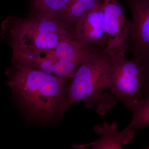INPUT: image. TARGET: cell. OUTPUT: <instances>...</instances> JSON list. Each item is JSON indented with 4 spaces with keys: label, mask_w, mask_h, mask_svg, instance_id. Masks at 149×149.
Returning a JSON list of instances; mask_svg holds the SVG:
<instances>
[{
    "label": "cell",
    "mask_w": 149,
    "mask_h": 149,
    "mask_svg": "<svg viewBox=\"0 0 149 149\" xmlns=\"http://www.w3.org/2000/svg\"><path fill=\"white\" fill-rule=\"evenodd\" d=\"M128 109L133 113L130 126L135 128H146L149 125V96L141 99Z\"/></svg>",
    "instance_id": "cell-10"
},
{
    "label": "cell",
    "mask_w": 149,
    "mask_h": 149,
    "mask_svg": "<svg viewBox=\"0 0 149 149\" xmlns=\"http://www.w3.org/2000/svg\"><path fill=\"white\" fill-rule=\"evenodd\" d=\"M132 16L129 47L135 57L149 61V0H123Z\"/></svg>",
    "instance_id": "cell-6"
},
{
    "label": "cell",
    "mask_w": 149,
    "mask_h": 149,
    "mask_svg": "<svg viewBox=\"0 0 149 149\" xmlns=\"http://www.w3.org/2000/svg\"><path fill=\"white\" fill-rule=\"evenodd\" d=\"M103 22L107 36L104 50L110 55L127 52L131 33V21L126 18L125 9L117 0H103Z\"/></svg>",
    "instance_id": "cell-5"
},
{
    "label": "cell",
    "mask_w": 149,
    "mask_h": 149,
    "mask_svg": "<svg viewBox=\"0 0 149 149\" xmlns=\"http://www.w3.org/2000/svg\"><path fill=\"white\" fill-rule=\"evenodd\" d=\"M1 35L8 37L13 54L51 49L69 39H74L68 23L43 14L27 18L9 17L2 24Z\"/></svg>",
    "instance_id": "cell-3"
},
{
    "label": "cell",
    "mask_w": 149,
    "mask_h": 149,
    "mask_svg": "<svg viewBox=\"0 0 149 149\" xmlns=\"http://www.w3.org/2000/svg\"><path fill=\"white\" fill-rule=\"evenodd\" d=\"M117 126L116 122L109 124L104 122L102 125H96L95 131L102 135L100 138L91 144L78 147L91 146L92 149H122V145H128L133 140L135 129L128 125L121 132H118Z\"/></svg>",
    "instance_id": "cell-8"
},
{
    "label": "cell",
    "mask_w": 149,
    "mask_h": 149,
    "mask_svg": "<svg viewBox=\"0 0 149 149\" xmlns=\"http://www.w3.org/2000/svg\"><path fill=\"white\" fill-rule=\"evenodd\" d=\"M8 84L22 106L42 120L61 119L65 113L69 84L40 70L15 63Z\"/></svg>",
    "instance_id": "cell-1"
},
{
    "label": "cell",
    "mask_w": 149,
    "mask_h": 149,
    "mask_svg": "<svg viewBox=\"0 0 149 149\" xmlns=\"http://www.w3.org/2000/svg\"><path fill=\"white\" fill-rule=\"evenodd\" d=\"M72 0H34V7L43 14L57 18Z\"/></svg>",
    "instance_id": "cell-11"
},
{
    "label": "cell",
    "mask_w": 149,
    "mask_h": 149,
    "mask_svg": "<svg viewBox=\"0 0 149 149\" xmlns=\"http://www.w3.org/2000/svg\"><path fill=\"white\" fill-rule=\"evenodd\" d=\"M74 39L83 45L92 48L94 45L106 47L107 36L103 22L102 4L85 14L75 23Z\"/></svg>",
    "instance_id": "cell-7"
},
{
    "label": "cell",
    "mask_w": 149,
    "mask_h": 149,
    "mask_svg": "<svg viewBox=\"0 0 149 149\" xmlns=\"http://www.w3.org/2000/svg\"><path fill=\"white\" fill-rule=\"evenodd\" d=\"M126 53L111 56L108 76L111 93L128 109L149 95V61L126 59Z\"/></svg>",
    "instance_id": "cell-4"
},
{
    "label": "cell",
    "mask_w": 149,
    "mask_h": 149,
    "mask_svg": "<svg viewBox=\"0 0 149 149\" xmlns=\"http://www.w3.org/2000/svg\"><path fill=\"white\" fill-rule=\"evenodd\" d=\"M111 55L104 49H92L82 61L69 84L65 111L80 101L86 108L97 107V112L104 115L113 107L117 100L109 89L108 69Z\"/></svg>",
    "instance_id": "cell-2"
},
{
    "label": "cell",
    "mask_w": 149,
    "mask_h": 149,
    "mask_svg": "<svg viewBox=\"0 0 149 149\" xmlns=\"http://www.w3.org/2000/svg\"><path fill=\"white\" fill-rule=\"evenodd\" d=\"M103 2V0H72L58 18L69 24L76 23L81 17L101 5Z\"/></svg>",
    "instance_id": "cell-9"
}]
</instances>
